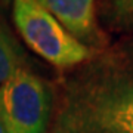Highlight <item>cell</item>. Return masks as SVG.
<instances>
[{
	"instance_id": "7",
	"label": "cell",
	"mask_w": 133,
	"mask_h": 133,
	"mask_svg": "<svg viewBox=\"0 0 133 133\" xmlns=\"http://www.w3.org/2000/svg\"><path fill=\"white\" fill-rule=\"evenodd\" d=\"M14 0H0V6H8L9 3H12Z\"/></svg>"
},
{
	"instance_id": "4",
	"label": "cell",
	"mask_w": 133,
	"mask_h": 133,
	"mask_svg": "<svg viewBox=\"0 0 133 133\" xmlns=\"http://www.w3.org/2000/svg\"><path fill=\"white\" fill-rule=\"evenodd\" d=\"M72 37L90 48L101 44L93 0H37Z\"/></svg>"
},
{
	"instance_id": "1",
	"label": "cell",
	"mask_w": 133,
	"mask_h": 133,
	"mask_svg": "<svg viewBox=\"0 0 133 133\" xmlns=\"http://www.w3.org/2000/svg\"><path fill=\"white\" fill-rule=\"evenodd\" d=\"M48 133H133V76L78 84L64 98Z\"/></svg>"
},
{
	"instance_id": "2",
	"label": "cell",
	"mask_w": 133,
	"mask_h": 133,
	"mask_svg": "<svg viewBox=\"0 0 133 133\" xmlns=\"http://www.w3.org/2000/svg\"><path fill=\"white\" fill-rule=\"evenodd\" d=\"M12 18L28 48L59 70L92 56V49L76 40L37 0H14Z\"/></svg>"
},
{
	"instance_id": "8",
	"label": "cell",
	"mask_w": 133,
	"mask_h": 133,
	"mask_svg": "<svg viewBox=\"0 0 133 133\" xmlns=\"http://www.w3.org/2000/svg\"><path fill=\"white\" fill-rule=\"evenodd\" d=\"M0 133H6V130L3 129V126H2V123H0Z\"/></svg>"
},
{
	"instance_id": "3",
	"label": "cell",
	"mask_w": 133,
	"mask_h": 133,
	"mask_svg": "<svg viewBox=\"0 0 133 133\" xmlns=\"http://www.w3.org/2000/svg\"><path fill=\"white\" fill-rule=\"evenodd\" d=\"M52 112L50 87L27 66L0 84V123L6 133H48Z\"/></svg>"
},
{
	"instance_id": "5",
	"label": "cell",
	"mask_w": 133,
	"mask_h": 133,
	"mask_svg": "<svg viewBox=\"0 0 133 133\" xmlns=\"http://www.w3.org/2000/svg\"><path fill=\"white\" fill-rule=\"evenodd\" d=\"M25 66V53L14 36L0 24V84Z\"/></svg>"
},
{
	"instance_id": "6",
	"label": "cell",
	"mask_w": 133,
	"mask_h": 133,
	"mask_svg": "<svg viewBox=\"0 0 133 133\" xmlns=\"http://www.w3.org/2000/svg\"><path fill=\"white\" fill-rule=\"evenodd\" d=\"M109 24L124 31H133V0H109L105 8Z\"/></svg>"
}]
</instances>
